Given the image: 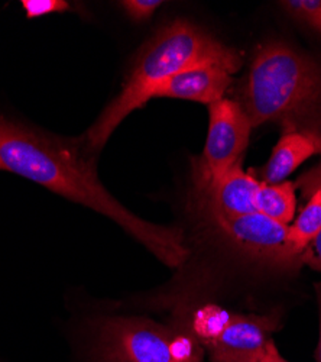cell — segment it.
I'll list each match as a JSON object with an SVG mask.
<instances>
[{"mask_svg":"<svg viewBox=\"0 0 321 362\" xmlns=\"http://www.w3.org/2000/svg\"><path fill=\"white\" fill-rule=\"evenodd\" d=\"M0 170L31 180L107 216L168 267H180L188 255L183 229L151 223L133 215L100 183L92 156H84L71 142L29 129L2 115Z\"/></svg>","mask_w":321,"mask_h":362,"instance_id":"obj_1","label":"cell"},{"mask_svg":"<svg viewBox=\"0 0 321 362\" xmlns=\"http://www.w3.org/2000/svg\"><path fill=\"white\" fill-rule=\"evenodd\" d=\"M252 127L278 124L282 132L321 136V59L284 42L258 48L242 100ZM305 197L321 187V164L297 181Z\"/></svg>","mask_w":321,"mask_h":362,"instance_id":"obj_2","label":"cell"},{"mask_svg":"<svg viewBox=\"0 0 321 362\" xmlns=\"http://www.w3.org/2000/svg\"><path fill=\"white\" fill-rule=\"evenodd\" d=\"M206 63H219L235 74L242 66V58L190 21L177 19L165 25L142 47L121 93L87 131L85 149L89 153L100 151L122 120L147 105L164 81Z\"/></svg>","mask_w":321,"mask_h":362,"instance_id":"obj_3","label":"cell"},{"mask_svg":"<svg viewBox=\"0 0 321 362\" xmlns=\"http://www.w3.org/2000/svg\"><path fill=\"white\" fill-rule=\"evenodd\" d=\"M95 355L97 362H197L200 356L191 339L140 317L102 322Z\"/></svg>","mask_w":321,"mask_h":362,"instance_id":"obj_4","label":"cell"},{"mask_svg":"<svg viewBox=\"0 0 321 362\" xmlns=\"http://www.w3.org/2000/svg\"><path fill=\"white\" fill-rule=\"evenodd\" d=\"M253 127L242 105L220 99L209 105V132L198 158L193 160L195 192L207 187L231 168L242 165Z\"/></svg>","mask_w":321,"mask_h":362,"instance_id":"obj_5","label":"cell"},{"mask_svg":"<svg viewBox=\"0 0 321 362\" xmlns=\"http://www.w3.org/2000/svg\"><path fill=\"white\" fill-rule=\"evenodd\" d=\"M210 223L242 254L265 265L282 269L298 268L301 255L288 238V226L259 212L222 218Z\"/></svg>","mask_w":321,"mask_h":362,"instance_id":"obj_6","label":"cell"},{"mask_svg":"<svg viewBox=\"0 0 321 362\" xmlns=\"http://www.w3.org/2000/svg\"><path fill=\"white\" fill-rule=\"evenodd\" d=\"M278 326L277 315L229 316L219 332L206 339L212 362H259Z\"/></svg>","mask_w":321,"mask_h":362,"instance_id":"obj_7","label":"cell"},{"mask_svg":"<svg viewBox=\"0 0 321 362\" xmlns=\"http://www.w3.org/2000/svg\"><path fill=\"white\" fill-rule=\"evenodd\" d=\"M260 181L238 165L197 193L198 204L209 221L256 212Z\"/></svg>","mask_w":321,"mask_h":362,"instance_id":"obj_8","label":"cell"},{"mask_svg":"<svg viewBox=\"0 0 321 362\" xmlns=\"http://www.w3.org/2000/svg\"><path fill=\"white\" fill-rule=\"evenodd\" d=\"M231 74L233 71L219 63L193 66L164 81L152 99L166 98L212 105L224 98Z\"/></svg>","mask_w":321,"mask_h":362,"instance_id":"obj_9","label":"cell"},{"mask_svg":"<svg viewBox=\"0 0 321 362\" xmlns=\"http://www.w3.org/2000/svg\"><path fill=\"white\" fill-rule=\"evenodd\" d=\"M313 156H321V136L297 131L282 132L264 167L262 181L268 185L281 183Z\"/></svg>","mask_w":321,"mask_h":362,"instance_id":"obj_10","label":"cell"},{"mask_svg":"<svg viewBox=\"0 0 321 362\" xmlns=\"http://www.w3.org/2000/svg\"><path fill=\"white\" fill-rule=\"evenodd\" d=\"M297 183L281 181L268 185L260 181L256 193V212L265 215L282 225H291L297 212Z\"/></svg>","mask_w":321,"mask_h":362,"instance_id":"obj_11","label":"cell"},{"mask_svg":"<svg viewBox=\"0 0 321 362\" xmlns=\"http://www.w3.org/2000/svg\"><path fill=\"white\" fill-rule=\"evenodd\" d=\"M321 232V187L314 190L301 209L294 223L288 225V238L293 248L301 255Z\"/></svg>","mask_w":321,"mask_h":362,"instance_id":"obj_12","label":"cell"},{"mask_svg":"<svg viewBox=\"0 0 321 362\" xmlns=\"http://www.w3.org/2000/svg\"><path fill=\"white\" fill-rule=\"evenodd\" d=\"M279 6L289 18L321 35V0H284Z\"/></svg>","mask_w":321,"mask_h":362,"instance_id":"obj_13","label":"cell"},{"mask_svg":"<svg viewBox=\"0 0 321 362\" xmlns=\"http://www.w3.org/2000/svg\"><path fill=\"white\" fill-rule=\"evenodd\" d=\"M22 8L28 19L40 18L49 13H61L71 9L66 0H22Z\"/></svg>","mask_w":321,"mask_h":362,"instance_id":"obj_14","label":"cell"},{"mask_svg":"<svg viewBox=\"0 0 321 362\" xmlns=\"http://www.w3.org/2000/svg\"><path fill=\"white\" fill-rule=\"evenodd\" d=\"M161 5V0H125V2H121L125 13L133 22L150 21Z\"/></svg>","mask_w":321,"mask_h":362,"instance_id":"obj_15","label":"cell"},{"mask_svg":"<svg viewBox=\"0 0 321 362\" xmlns=\"http://www.w3.org/2000/svg\"><path fill=\"white\" fill-rule=\"evenodd\" d=\"M301 264L321 273V232L301 254Z\"/></svg>","mask_w":321,"mask_h":362,"instance_id":"obj_16","label":"cell"},{"mask_svg":"<svg viewBox=\"0 0 321 362\" xmlns=\"http://www.w3.org/2000/svg\"><path fill=\"white\" fill-rule=\"evenodd\" d=\"M259 362H288V361L279 354V351H278L277 345L274 344V341H271L267 345L265 352H264V355L260 356Z\"/></svg>","mask_w":321,"mask_h":362,"instance_id":"obj_17","label":"cell"},{"mask_svg":"<svg viewBox=\"0 0 321 362\" xmlns=\"http://www.w3.org/2000/svg\"><path fill=\"white\" fill-rule=\"evenodd\" d=\"M315 297H317V305H318V320H320V332H318V345L315 349V361L321 362V283H317L314 286Z\"/></svg>","mask_w":321,"mask_h":362,"instance_id":"obj_18","label":"cell"}]
</instances>
